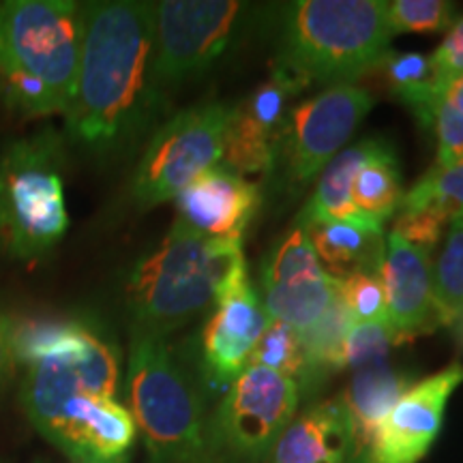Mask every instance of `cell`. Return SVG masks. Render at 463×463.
Segmentation results:
<instances>
[{
	"instance_id": "3",
	"label": "cell",
	"mask_w": 463,
	"mask_h": 463,
	"mask_svg": "<svg viewBox=\"0 0 463 463\" xmlns=\"http://www.w3.org/2000/svg\"><path fill=\"white\" fill-rule=\"evenodd\" d=\"M249 281L242 241L204 239L174 219L153 251L127 277L125 297L136 331H176Z\"/></svg>"
},
{
	"instance_id": "2",
	"label": "cell",
	"mask_w": 463,
	"mask_h": 463,
	"mask_svg": "<svg viewBox=\"0 0 463 463\" xmlns=\"http://www.w3.org/2000/svg\"><path fill=\"white\" fill-rule=\"evenodd\" d=\"M82 5L0 3V99L24 120L65 116L82 54Z\"/></svg>"
},
{
	"instance_id": "15",
	"label": "cell",
	"mask_w": 463,
	"mask_h": 463,
	"mask_svg": "<svg viewBox=\"0 0 463 463\" xmlns=\"http://www.w3.org/2000/svg\"><path fill=\"white\" fill-rule=\"evenodd\" d=\"M378 273L384 288L386 320L399 344L439 326L430 251L389 234Z\"/></svg>"
},
{
	"instance_id": "18",
	"label": "cell",
	"mask_w": 463,
	"mask_h": 463,
	"mask_svg": "<svg viewBox=\"0 0 463 463\" xmlns=\"http://www.w3.org/2000/svg\"><path fill=\"white\" fill-rule=\"evenodd\" d=\"M350 422L341 399L326 402L289 422L273 449V463H347Z\"/></svg>"
},
{
	"instance_id": "24",
	"label": "cell",
	"mask_w": 463,
	"mask_h": 463,
	"mask_svg": "<svg viewBox=\"0 0 463 463\" xmlns=\"http://www.w3.org/2000/svg\"><path fill=\"white\" fill-rule=\"evenodd\" d=\"M402 211H433L450 225L463 219V159L450 165H436L402 200Z\"/></svg>"
},
{
	"instance_id": "9",
	"label": "cell",
	"mask_w": 463,
	"mask_h": 463,
	"mask_svg": "<svg viewBox=\"0 0 463 463\" xmlns=\"http://www.w3.org/2000/svg\"><path fill=\"white\" fill-rule=\"evenodd\" d=\"M373 108L372 92L354 84L333 86L289 108L275 142L283 184L300 191L344 150Z\"/></svg>"
},
{
	"instance_id": "21",
	"label": "cell",
	"mask_w": 463,
	"mask_h": 463,
	"mask_svg": "<svg viewBox=\"0 0 463 463\" xmlns=\"http://www.w3.org/2000/svg\"><path fill=\"white\" fill-rule=\"evenodd\" d=\"M337 298L339 279L324 273L311 279L264 288V311L270 320L305 333L331 309Z\"/></svg>"
},
{
	"instance_id": "26",
	"label": "cell",
	"mask_w": 463,
	"mask_h": 463,
	"mask_svg": "<svg viewBox=\"0 0 463 463\" xmlns=\"http://www.w3.org/2000/svg\"><path fill=\"white\" fill-rule=\"evenodd\" d=\"M249 364L288 375V378L297 380L300 386L305 375V350L300 333L288 324L270 320L253 347Z\"/></svg>"
},
{
	"instance_id": "11",
	"label": "cell",
	"mask_w": 463,
	"mask_h": 463,
	"mask_svg": "<svg viewBox=\"0 0 463 463\" xmlns=\"http://www.w3.org/2000/svg\"><path fill=\"white\" fill-rule=\"evenodd\" d=\"M307 86V80L289 71L281 62H275L269 80L245 101L232 108L219 165L242 178L247 174L273 172L277 136L292 108V99H297Z\"/></svg>"
},
{
	"instance_id": "4",
	"label": "cell",
	"mask_w": 463,
	"mask_h": 463,
	"mask_svg": "<svg viewBox=\"0 0 463 463\" xmlns=\"http://www.w3.org/2000/svg\"><path fill=\"white\" fill-rule=\"evenodd\" d=\"M382 0H298L283 14L277 62L309 84L356 82L384 65L392 33Z\"/></svg>"
},
{
	"instance_id": "25",
	"label": "cell",
	"mask_w": 463,
	"mask_h": 463,
	"mask_svg": "<svg viewBox=\"0 0 463 463\" xmlns=\"http://www.w3.org/2000/svg\"><path fill=\"white\" fill-rule=\"evenodd\" d=\"M324 273L326 270H324L320 258H317L309 234H307L305 228L297 225V228L289 230L283 236L279 245L266 258L262 281L264 288H270L300 279H311V277H320Z\"/></svg>"
},
{
	"instance_id": "28",
	"label": "cell",
	"mask_w": 463,
	"mask_h": 463,
	"mask_svg": "<svg viewBox=\"0 0 463 463\" xmlns=\"http://www.w3.org/2000/svg\"><path fill=\"white\" fill-rule=\"evenodd\" d=\"M339 300L352 324H389L378 270H361L339 281Z\"/></svg>"
},
{
	"instance_id": "10",
	"label": "cell",
	"mask_w": 463,
	"mask_h": 463,
	"mask_svg": "<svg viewBox=\"0 0 463 463\" xmlns=\"http://www.w3.org/2000/svg\"><path fill=\"white\" fill-rule=\"evenodd\" d=\"M298 402L297 380L247 364L228 386L211 425L219 449L247 463L264 461L294 420Z\"/></svg>"
},
{
	"instance_id": "30",
	"label": "cell",
	"mask_w": 463,
	"mask_h": 463,
	"mask_svg": "<svg viewBox=\"0 0 463 463\" xmlns=\"http://www.w3.org/2000/svg\"><path fill=\"white\" fill-rule=\"evenodd\" d=\"M422 125L431 127L436 133V165H450L463 159V112L459 108L438 97L422 118Z\"/></svg>"
},
{
	"instance_id": "32",
	"label": "cell",
	"mask_w": 463,
	"mask_h": 463,
	"mask_svg": "<svg viewBox=\"0 0 463 463\" xmlns=\"http://www.w3.org/2000/svg\"><path fill=\"white\" fill-rule=\"evenodd\" d=\"M438 82L447 89L450 82L463 78V15L449 28L447 37L431 54Z\"/></svg>"
},
{
	"instance_id": "14",
	"label": "cell",
	"mask_w": 463,
	"mask_h": 463,
	"mask_svg": "<svg viewBox=\"0 0 463 463\" xmlns=\"http://www.w3.org/2000/svg\"><path fill=\"white\" fill-rule=\"evenodd\" d=\"M269 322L249 281L219 300L202 331V364L213 386H230L245 372Z\"/></svg>"
},
{
	"instance_id": "19",
	"label": "cell",
	"mask_w": 463,
	"mask_h": 463,
	"mask_svg": "<svg viewBox=\"0 0 463 463\" xmlns=\"http://www.w3.org/2000/svg\"><path fill=\"white\" fill-rule=\"evenodd\" d=\"M382 146L378 137H369L354 144V146L344 148L331 164L324 167L320 181L311 195V200L298 213L297 225L307 228L311 223L320 222H350L358 225H369V228H380L369 222L352 200V183L364 161Z\"/></svg>"
},
{
	"instance_id": "1",
	"label": "cell",
	"mask_w": 463,
	"mask_h": 463,
	"mask_svg": "<svg viewBox=\"0 0 463 463\" xmlns=\"http://www.w3.org/2000/svg\"><path fill=\"white\" fill-rule=\"evenodd\" d=\"M84 34L67 136L97 155L129 146L157 109L153 84L155 3L82 5Z\"/></svg>"
},
{
	"instance_id": "12",
	"label": "cell",
	"mask_w": 463,
	"mask_h": 463,
	"mask_svg": "<svg viewBox=\"0 0 463 463\" xmlns=\"http://www.w3.org/2000/svg\"><path fill=\"white\" fill-rule=\"evenodd\" d=\"M461 382L463 364L453 363L410 386L380 425L363 463H419L436 442L449 399Z\"/></svg>"
},
{
	"instance_id": "27",
	"label": "cell",
	"mask_w": 463,
	"mask_h": 463,
	"mask_svg": "<svg viewBox=\"0 0 463 463\" xmlns=\"http://www.w3.org/2000/svg\"><path fill=\"white\" fill-rule=\"evenodd\" d=\"M389 28L395 34H433L449 31L455 22V7L444 0H395L386 7Z\"/></svg>"
},
{
	"instance_id": "35",
	"label": "cell",
	"mask_w": 463,
	"mask_h": 463,
	"mask_svg": "<svg viewBox=\"0 0 463 463\" xmlns=\"http://www.w3.org/2000/svg\"><path fill=\"white\" fill-rule=\"evenodd\" d=\"M461 324H463V322H461Z\"/></svg>"
},
{
	"instance_id": "23",
	"label": "cell",
	"mask_w": 463,
	"mask_h": 463,
	"mask_svg": "<svg viewBox=\"0 0 463 463\" xmlns=\"http://www.w3.org/2000/svg\"><path fill=\"white\" fill-rule=\"evenodd\" d=\"M433 298L439 326L463 322V219H457L442 236L433 262Z\"/></svg>"
},
{
	"instance_id": "17",
	"label": "cell",
	"mask_w": 463,
	"mask_h": 463,
	"mask_svg": "<svg viewBox=\"0 0 463 463\" xmlns=\"http://www.w3.org/2000/svg\"><path fill=\"white\" fill-rule=\"evenodd\" d=\"M410 378L389 363L358 369L352 375L341 403H344L352 433V461L363 463L372 449L375 433L392 405L408 391Z\"/></svg>"
},
{
	"instance_id": "13",
	"label": "cell",
	"mask_w": 463,
	"mask_h": 463,
	"mask_svg": "<svg viewBox=\"0 0 463 463\" xmlns=\"http://www.w3.org/2000/svg\"><path fill=\"white\" fill-rule=\"evenodd\" d=\"M45 439L73 463H123L136 439V420L112 397L75 392Z\"/></svg>"
},
{
	"instance_id": "16",
	"label": "cell",
	"mask_w": 463,
	"mask_h": 463,
	"mask_svg": "<svg viewBox=\"0 0 463 463\" xmlns=\"http://www.w3.org/2000/svg\"><path fill=\"white\" fill-rule=\"evenodd\" d=\"M178 217L184 228L204 239L242 241L249 222L258 213L260 189L239 174L213 167L178 194Z\"/></svg>"
},
{
	"instance_id": "29",
	"label": "cell",
	"mask_w": 463,
	"mask_h": 463,
	"mask_svg": "<svg viewBox=\"0 0 463 463\" xmlns=\"http://www.w3.org/2000/svg\"><path fill=\"white\" fill-rule=\"evenodd\" d=\"M399 344L389 324H350L344 347H341V369L375 367L389 363L391 347Z\"/></svg>"
},
{
	"instance_id": "20",
	"label": "cell",
	"mask_w": 463,
	"mask_h": 463,
	"mask_svg": "<svg viewBox=\"0 0 463 463\" xmlns=\"http://www.w3.org/2000/svg\"><path fill=\"white\" fill-rule=\"evenodd\" d=\"M314 249L328 275L335 279L380 270L384 258V232L350 222H320L307 225Z\"/></svg>"
},
{
	"instance_id": "7",
	"label": "cell",
	"mask_w": 463,
	"mask_h": 463,
	"mask_svg": "<svg viewBox=\"0 0 463 463\" xmlns=\"http://www.w3.org/2000/svg\"><path fill=\"white\" fill-rule=\"evenodd\" d=\"M232 108L206 101L167 118L144 148L131 181L140 208L176 200L195 178L222 164Z\"/></svg>"
},
{
	"instance_id": "8",
	"label": "cell",
	"mask_w": 463,
	"mask_h": 463,
	"mask_svg": "<svg viewBox=\"0 0 463 463\" xmlns=\"http://www.w3.org/2000/svg\"><path fill=\"white\" fill-rule=\"evenodd\" d=\"M249 5L236 0L155 3L153 84L157 97L200 78L236 43Z\"/></svg>"
},
{
	"instance_id": "33",
	"label": "cell",
	"mask_w": 463,
	"mask_h": 463,
	"mask_svg": "<svg viewBox=\"0 0 463 463\" xmlns=\"http://www.w3.org/2000/svg\"><path fill=\"white\" fill-rule=\"evenodd\" d=\"M15 369V320L0 307V391L11 384Z\"/></svg>"
},
{
	"instance_id": "5",
	"label": "cell",
	"mask_w": 463,
	"mask_h": 463,
	"mask_svg": "<svg viewBox=\"0 0 463 463\" xmlns=\"http://www.w3.org/2000/svg\"><path fill=\"white\" fill-rule=\"evenodd\" d=\"M127 395L148 463H225L198 391L165 337L133 328Z\"/></svg>"
},
{
	"instance_id": "6",
	"label": "cell",
	"mask_w": 463,
	"mask_h": 463,
	"mask_svg": "<svg viewBox=\"0 0 463 463\" xmlns=\"http://www.w3.org/2000/svg\"><path fill=\"white\" fill-rule=\"evenodd\" d=\"M62 140L43 129L0 148V251L17 260L48 253L69 228Z\"/></svg>"
},
{
	"instance_id": "31",
	"label": "cell",
	"mask_w": 463,
	"mask_h": 463,
	"mask_svg": "<svg viewBox=\"0 0 463 463\" xmlns=\"http://www.w3.org/2000/svg\"><path fill=\"white\" fill-rule=\"evenodd\" d=\"M449 223L433 211H402L392 222L391 234L408 242V245L433 251L442 241Z\"/></svg>"
},
{
	"instance_id": "22",
	"label": "cell",
	"mask_w": 463,
	"mask_h": 463,
	"mask_svg": "<svg viewBox=\"0 0 463 463\" xmlns=\"http://www.w3.org/2000/svg\"><path fill=\"white\" fill-rule=\"evenodd\" d=\"M352 200L354 206L369 222L384 225L402 206V178L392 148L386 142L358 167L352 183Z\"/></svg>"
},
{
	"instance_id": "34",
	"label": "cell",
	"mask_w": 463,
	"mask_h": 463,
	"mask_svg": "<svg viewBox=\"0 0 463 463\" xmlns=\"http://www.w3.org/2000/svg\"><path fill=\"white\" fill-rule=\"evenodd\" d=\"M442 99H447L449 103H453L455 108H459L463 112V78L455 80V82H450L447 89L442 90Z\"/></svg>"
}]
</instances>
